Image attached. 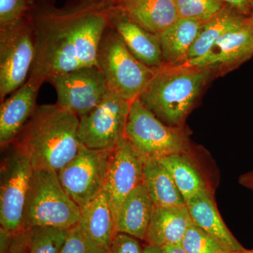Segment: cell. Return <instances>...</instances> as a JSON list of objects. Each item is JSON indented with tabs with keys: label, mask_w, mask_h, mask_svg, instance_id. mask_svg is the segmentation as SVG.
I'll return each mask as SVG.
<instances>
[{
	"label": "cell",
	"mask_w": 253,
	"mask_h": 253,
	"mask_svg": "<svg viewBox=\"0 0 253 253\" xmlns=\"http://www.w3.org/2000/svg\"><path fill=\"white\" fill-rule=\"evenodd\" d=\"M41 86L31 78L9 98L1 102L0 107V145L8 147L27 123L37 107L36 99Z\"/></svg>",
	"instance_id": "14"
},
{
	"label": "cell",
	"mask_w": 253,
	"mask_h": 253,
	"mask_svg": "<svg viewBox=\"0 0 253 253\" xmlns=\"http://www.w3.org/2000/svg\"><path fill=\"white\" fill-rule=\"evenodd\" d=\"M111 153L82 144L76 157L58 172L63 189L81 211L104 189Z\"/></svg>",
	"instance_id": "9"
},
{
	"label": "cell",
	"mask_w": 253,
	"mask_h": 253,
	"mask_svg": "<svg viewBox=\"0 0 253 253\" xmlns=\"http://www.w3.org/2000/svg\"><path fill=\"white\" fill-rule=\"evenodd\" d=\"M49 83L56 89V104L79 118L94 109L109 91L104 74L98 66L59 73Z\"/></svg>",
	"instance_id": "11"
},
{
	"label": "cell",
	"mask_w": 253,
	"mask_h": 253,
	"mask_svg": "<svg viewBox=\"0 0 253 253\" xmlns=\"http://www.w3.org/2000/svg\"><path fill=\"white\" fill-rule=\"evenodd\" d=\"M144 163L124 138L111 153L104 190L109 196L115 226L126 197L143 184Z\"/></svg>",
	"instance_id": "12"
},
{
	"label": "cell",
	"mask_w": 253,
	"mask_h": 253,
	"mask_svg": "<svg viewBox=\"0 0 253 253\" xmlns=\"http://www.w3.org/2000/svg\"><path fill=\"white\" fill-rule=\"evenodd\" d=\"M213 71L207 68L185 64L163 65L139 99L165 124L184 126Z\"/></svg>",
	"instance_id": "3"
},
{
	"label": "cell",
	"mask_w": 253,
	"mask_h": 253,
	"mask_svg": "<svg viewBox=\"0 0 253 253\" xmlns=\"http://www.w3.org/2000/svg\"><path fill=\"white\" fill-rule=\"evenodd\" d=\"M143 253H164V250L161 246H153L146 244L144 248Z\"/></svg>",
	"instance_id": "36"
},
{
	"label": "cell",
	"mask_w": 253,
	"mask_h": 253,
	"mask_svg": "<svg viewBox=\"0 0 253 253\" xmlns=\"http://www.w3.org/2000/svg\"><path fill=\"white\" fill-rule=\"evenodd\" d=\"M116 8L128 19L155 35H160L179 18L174 0H121Z\"/></svg>",
	"instance_id": "16"
},
{
	"label": "cell",
	"mask_w": 253,
	"mask_h": 253,
	"mask_svg": "<svg viewBox=\"0 0 253 253\" xmlns=\"http://www.w3.org/2000/svg\"><path fill=\"white\" fill-rule=\"evenodd\" d=\"M205 22L190 18H179L159 36L165 65H181L187 63L192 47Z\"/></svg>",
	"instance_id": "21"
},
{
	"label": "cell",
	"mask_w": 253,
	"mask_h": 253,
	"mask_svg": "<svg viewBox=\"0 0 253 253\" xmlns=\"http://www.w3.org/2000/svg\"><path fill=\"white\" fill-rule=\"evenodd\" d=\"M79 226L99 249L107 253L116 226L109 196L104 189L81 211Z\"/></svg>",
	"instance_id": "19"
},
{
	"label": "cell",
	"mask_w": 253,
	"mask_h": 253,
	"mask_svg": "<svg viewBox=\"0 0 253 253\" xmlns=\"http://www.w3.org/2000/svg\"><path fill=\"white\" fill-rule=\"evenodd\" d=\"M140 240L124 233L118 232L113 237L107 253H143Z\"/></svg>",
	"instance_id": "30"
},
{
	"label": "cell",
	"mask_w": 253,
	"mask_h": 253,
	"mask_svg": "<svg viewBox=\"0 0 253 253\" xmlns=\"http://www.w3.org/2000/svg\"><path fill=\"white\" fill-rule=\"evenodd\" d=\"M191 221L186 205L156 207L145 242L161 247L181 245Z\"/></svg>",
	"instance_id": "17"
},
{
	"label": "cell",
	"mask_w": 253,
	"mask_h": 253,
	"mask_svg": "<svg viewBox=\"0 0 253 253\" xmlns=\"http://www.w3.org/2000/svg\"><path fill=\"white\" fill-rule=\"evenodd\" d=\"M16 233L0 228V253H9Z\"/></svg>",
	"instance_id": "32"
},
{
	"label": "cell",
	"mask_w": 253,
	"mask_h": 253,
	"mask_svg": "<svg viewBox=\"0 0 253 253\" xmlns=\"http://www.w3.org/2000/svg\"><path fill=\"white\" fill-rule=\"evenodd\" d=\"M97 64L109 91L130 102L140 96L156 70L136 59L111 26L100 42Z\"/></svg>",
	"instance_id": "6"
},
{
	"label": "cell",
	"mask_w": 253,
	"mask_h": 253,
	"mask_svg": "<svg viewBox=\"0 0 253 253\" xmlns=\"http://www.w3.org/2000/svg\"><path fill=\"white\" fill-rule=\"evenodd\" d=\"M143 174V184L155 207L186 205L170 173L158 160L145 161Z\"/></svg>",
	"instance_id": "22"
},
{
	"label": "cell",
	"mask_w": 253,
	"mask_h": 253,
	"mask_svg": "<svg viewBox=\"0 0 253 253\" xmlns=\"http://www.w3.org/2000/svg\"><path fill=\"white\" fill-rule=\"evenodd\" d=\"M79 123L77 116L59 105L37 106L11 145L30 160L33 169L58 173L81 149Z\"/></svg>",
	"instance_id": "2"
},
{
	"label": "cell",
	"mask_w": 253,
	"mask_h": 253,
	"mask_svg": "<svg viewBox=\"0 0 253 253\" xmlns=\"http://www.w3.org/2000/svg\"><path fill=\"white\" fill-rule=\"evenodd\" d=\"M222 1L245 16H249L252 14L250 0H222Z\"/></svg>",
	"instance_id": "33"
},
{
	"label": "cell",
	"mask_w": 253,
	"mask_h": 253,
	"mask_svg": "<svg viewBox=\"0 0 253 253\" xmlns=\"http://www.w3.org/2000/svg\"><path fill=\"white\" fill-rule=\"evenodd\" d=\"M251 16H252V18H253V13H252V14H251Z\"/></svg>",
	"instance_id": "41"
},
{
	"label": "cell",
	"mask_w": 253,
	"mask_h": 253,
	"mask_svg": "<svg viewBox=\"0 0 253 253\" xmlns=\"http://www.w3.org/2000/svg\"><path fill=\"white\" fill-rule=\"evenodd\" d=\"M181 246L186 253L231 252L193 221L183 237Z\"/></svg>",
	"instance_id": "26"
},
{
	"label": "cell",
	"mask_w": 253,
	"mask_h": 253,
	"mask_svg": "<svg viewBox=\"0 0 253 253\" xmlns=\"http://www.w3.org/2000/svg\"><path fill=\"white\" fill-rule=\"evenodd\" d=\"M131 102L108 91L91 112L80 118L78 136L89 149L113 151L126 138Z\"/></svg>",
	"instance_id": "8"
},
{
	"label": "cell",
	"mask_w": 253,
	"mask_h": 253,
	"mask_svg": "<svg viewBox=\"0 0 253 253\" xmlns=\"http://www.w3.org/2000/svg\"><path fill=\"white\" fill-rule=\"evenodd\" d=\"M190 217L196 225L219 241L231 252L245 249L223 221L213 199L212 193L200 194L186 204Z\"/></svg>",
	"instance_id": "18"
},
{
	"label": "cell",
	"mask_w": 253,
	"mask_h": 253,
	"mask_svg": "<svg viewBox=\"0 0 253 253\" xmlns=\"http://www.w3.org/2000/svg\"><path fill=\"white\" fill-rule=\"evenodd\" d=\"M241 252H242V251H241V252H226L224 253H241Z\"/></svg>",
	"instance_id": "39"
},
{
	"label": "cell",
	"mask_w": 253,
	"mask_h": 253,
	"mask_svg": "<svg viewBox=\"0 0 253 253\" xmlns=\"http://www.w3.org/2000/svg\"><path fill=\"white\" fill-rule=\"evenodd\" d=\"M253 56V18L250 16L242 24L219 38L207 54L187 63L216 73L235 68Z\"/></svg>",
	"instance_id": "13"
},
{
	"label": "cell",
	"mask_w": 253,
	"mask_h": 253,
	"mask_svg": "<svg viewBox=\"0 0 253 253\" xmlns=\"http://www.w3.org/2000/svg\"><path fill=\"white\" fill-rule=\"evenodd\" d=\"M33 0H0V29L14 26L29 16Z\"/></svg>",
	"instance_id": "28"
},
{
	"label": "cell",
	"mask_w": 253,
	"mask_h": 253,
	"mask_svg": "<svg viewBox=\"0 0 253 253\" xmlns=\"http://www.w3.org/2000/svg\"><path fill=\"white\" fill-rule=\"evenodd\" d=\"M113 1H121V0H113Z\"/></svg>",
	"instance_id": "40"
},
{
	"label": "cell",
	"mask_w": 253,
	"mask_h": 253,
	"mask_svg": "<svg viewBox=\"0 0 253 253\" xmlns=\"http://www.w3.org/2000/svg\"><path fill=\"white\" fill-rule=\"evenodd\" d=\"M248 17L249 16L241 14L229 5L224 6L217 14L203 24L190 49L187 63L207 54L219 38L242 24Z\"/></svg>",
	"instance_id": "23"
},
{
	"label": "cell",
	"mask_w": 253,
	"mask_h": 253,
	"mask_svg": "<svg viewBox=\"0 0 253 253\" xmlns=\"http://www.w3.org/2000/svg\"><path fill=\"white\" fill-rule=\"evenodd\" d=\"M31 229H23L16 233L9 253H28Z\"/></svg>",
	"instance_id": "31"
},
{
	"label": "cell",
	"mask_w": 253,
	"mask_h": 253,
	"mask_svg": "<svg viewBox=\"0 0 253 253\" xmlns=\"http://www.w3.org/2000/svg\"><path fill=\"white\" fill-rule=\"evenodd\" d=\"M68 230L42 226L31 228L28 253H61L66 242Z\"/></svg>",
	"instance_id": "25"
},
{
	"label": "cell",
	"mask_w": 253,
	"mask_h": 253,
	"mask_svg": "<svg viewBox=\"0 0 253 253\" xmlns=\"http://www.w3.org/2000/svg\"><path fill=\"white\" fill-rule=\"evenodd\" d=\"M36 56V34L28 16L0 29V99L21 87L29 77Z\"/></svg>",
	"instance_id": "7"
},
{
	"label": "cell",
	"mask_w": 253,
	"mask_h": 253,
	"mask_svg": "<svg viewBox=\"0 0 253 253\" xmlns=\"http://www.w3.org/2000/svg\"><path fill=\"white\" fill-rule=\"evenodd\" d=\"M31 161L14 149L3 161L0 186V224L7 230L23 229L33 173Z\"/></svg>",
	"instance_id": "10"
},
{
	"label": "cell",
	"mask_w": 253,
	"mask_h": 253,
	"mask_svg": "<svg viewBox=\"0 0 253 253\" xmlns=\"http://www.w3.org/2000/svg\"><path fill=\"white\" fill-rule=\"evenodd\" d=\"M115 9L113 0H33L29 16L36 56L28 78L42 86L53 76L98 66L100 42Z\"/></svg>",
	"instance_id": "1"
},
{
	"label": "cell",
	"mask_w": 253,
	"mask_h": 253,
	"mask_svg": "<svg viewBox=\"0 0 253 253\" xmlns=\"http://www.w3.org/2000/svg\"><path fill=\"white\" fill-rule=\"evenodd\" d=\"M190 155H169L158 159L170 173L186 204L200 194L212 192Z\"/></svg>",
	"instance_id": "24"
},
{
	"label": "cell",
	"mask_w": 253,
	"mask_h": 253,
	"mask_svg": "<svg viewBox=\"0 0 253 253\" xmlns=\"http://www.w3.org/2000/svg\"><path fill=\"white\" fill-rule=\"evenodd\" d=\"M179 18L206 22L224 9L222 0H174Z\"/></svg>",
	"instance_id": "27"
},
{
	"label": "cell",
	"mask_w": 253,
	"mask_h": 253,
	"mask_svg": "<svg viewBox=\"0 0 253 253\" xmlns=\"http://www.w3.org/2000/svg\"><path fill=\"white\" fill-rule=\"evenodd\" d=\"M60 253H106L99 249L82 230L79 224L68 231L66 242Z\"/></svg>",
	"instance_id": "29"
},
{
	"label": "cell",
	"mask_w": 253,
	"mask_h": 253,
	"mask_svg": "<svg viewBox=\"0 0 253 253\" xmlns=\"http://www.w3.org/2000/svg\"><path fill=\"white\" fill-rule=\"evenodd\" d=\"M155 208L144 184L138 186L123 203L116 234L124 233L145 241Z\"/></svg>",
	"instance_id": "20"
},
{
	"label": "cell",
	"mask_w": 253,
	"mask_h": 253,
	"mask_svg": "<svg viewBox=\"0 0 253 253\" xmlns=\"http://www.w3.org/2000/svg\"><path fill=\"white\" fill-rule=\"evenodd\" d=\"M241 253H253V250H246L245 249Z\"/></svg>",
	"instance_id": "37"
},
{
	"label": "cell",
	"mask_w": 253,
	"mask_h": 253,
	"mask_svg": "<svg viewBox=\"0 0 253 253\" xmlns=\"http://www.w3.org/2000/svg\"><path fill=\"white\" fill-rule=\"evenodd\" d=\"M164 253H186L185 251L181 248V245L176 246H163Z\"/></svg>",
	"instance_id": "35"
},
{
	"label": "cell",
	"mask_w": 253,
	"mask_h": 253,
	"mask_svg": "<svg viewBox=\"0 0 253 253\" xmlns=\"http://www.w3.org/2000/svg\"><path fill=\"white\" fill-rule=\"evenodd\" d=\"M239 184L253 191V171H251L240 176Z\"/></svg>",
	"instance_id": "34"
},
{
	"label": "cell",
	"mask_w": 253,
	"mask_h": 253,
	"mask_svg": "<svg viewBox=\"0 0 253 253\" xmlns=\"http://www.w3.org/2000/svg\"><path fill=\"white\" fill-rule=\"evenodd\" d=\"M250 4H251V10L253 13V0H250Z\"/></svg>",
	"instance_id": "38"
},
{
	"label": "cell",
	"mask_w": 253,
	"mask_h": 253,
	"mask_svg": "<svg viewBox=\"0 0 253 253\" xmlns=\"http://www.w3.org/2000/svg\"><path fill=\"white\" fill-rule=\"evenodd\" d=\"M81 216V208L63 189L57 172L33 170L23 229L42 226L68 230L77 225Z\"/></svg>",
	"instance_id": "4"
},
{
	"label": "cell",
	"mask_w": 253,
	"mask_h": 253,
	"mask_svg": "<svg viewBox=\"0 0 253 253\" xmlns=\"http://www.w3.org/2000/svg\"><path fill=\"white\" fill-rule=\"evenodd\" d=\"M110 26L117 32L131 54L148 67L158 69L164 65L159 36L146 31L125 16L116 8Z\"/></svg>",
	"instance_id": "15"
},
{
	"label": "cell",
	"mask_w": 253,
	"mask_h": 253,
	"mask_svg": "<svg viewBox=\"0 0 253 253\" xmlns=\"http://www.w3.org/2000/svg\"><path fill=\"white\" fill-rule=\"evenodd\" d=\"M126 138L143 163L169 155L191 154L189 130L184 126L165 124L139 98L131 102Z\"/></svg>",
	"instance_id": "5"
}]
</instances>
